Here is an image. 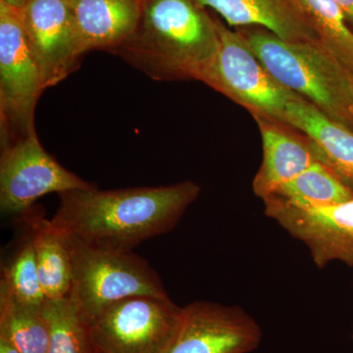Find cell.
I'll use <instances>...</instances> for the list:
<instances>
[{"mask_svg":"<svg viewBox=\"0 0 353 353\" xmlns=\"http://www.w3.org/2000/svg\"><path fill=\"white\" fill-rule=\"evenodd\" d=\"M77 39L83 54L88 50L112 51L134 32L143 0H66Z\"/></svg>","mask_w":353,"mask_h":353,"instance_id":"4fadbf2b","label":"cell"},{"mask_svg":"<svg viewBox=\"0 0 353 353\" xmlns=\"http://www.w3.org/2000/svg\"><path fill=\"white\" fill-rule=\"evenodd\" d=\"M17 217L20 233L2 260L0 290L25 303L43 306L46 299L39 282L31 228L24 216Z\"/></svg>","mask_w":353,"mask_h":353,"instance_id":"d6986e66","label":"cell"},{"mask_svg":"<svg viewBox=\"0 0 353 353\" xmlns=\"http://www.w3.org/2000/svg\"><path fill=\"white\" fill-rule=\"evenodd\" d=\"M239 32L283 87L353 132L352 72L321 44L285 41L263 28L246 27Z\"/></svg>","mask_w":353,"mask_h":353,"instance_id":"3957f363","label":"cell"},{"mask_svg":"<svg viewBox=\"0 0 353 353\" xmlns=\"http://www.w3.org/2000/svg\"><path fill=\"white\" fill-rule=\"evenodd\" d=\"M0 353H21L10 341L0 334Z\"/></svg>","mask_w":353,"mask_h":353,"instance_id":"603a6c76","label":"cell"},{"mask_svg":"<svg viewBox=\"0 0 353 353\" xmlns=\"http://www.w3.org/2000/svg\"><path fill=\"white\" fill-rule=\"evenodd\" d=\"M285 124L303 132L317 146L320 162L326 165L353 192V132L330 119L305 99L290 101Z\"/></svg>","mask_w":353,"mask_h":353,"instance_id":"5bb4252c","label":"cell"},{"mask_svg":"<svg viewBox=\"0 0 353 353\" xmlns=\"http://www.w3.org/2000/svg\"><path fill=\"white\" fill-rule=\"evenodd\" d=\"M330 54L353 74V31L334 0H288Z\"/></svg>","mask_w":353,"mask_h":353,"instance_id":"e0dca14e","label":"cell"},{"mask_svg":"<svg viewBox=\"0 0 353 353\" xmlns=\"http://www.w3.org/2000/svg\"><path fill=\"white\" fill-rule=\"evenodd\" d=\"M263 202L265 215L307 246L318 268L333 261L353 267V199L316 208H299L275 196Z\"/></svg>","mask_w":353,"mask_h":353,"instance_id":"9c48e42d","label":"cell"},{"mask_svg":"<svg viewBox=\"0 0 353 353\" xmlns=\"http://www.w3.org/2000/svg\"><path fill=\"white\" fill-rule=\"evenodd\" d=\"M201 190L192 181L160 187L71 190L59 194L51 222L92 248L132 252L143 241L171 232Z\"/></svg>","mask_w":353,"mask_h":353,"instance_id":"6da1fadb","label":"cell"},{"mask_svg":"<svg viewBox=\"0 0 353 353\" xmlns=\"http://www.w3.org/2000/svg\"><path fill=\"white\" fill-rule=\"evenodd\" d=\"M218 50L215 20L194 0H143L136 30L112 51L154 80L205 83Z\"/></svg>","mask_w":353,"mask_h":353,"instance_id":"7a4b0ae2","label":"cell"},{"mask_svg":"<svg viewBox=\"0 0 353 353\" xmlns=\"http://www.w3.org/2000/svg\"><path fill=\"white\" fill-rule=\"evenodd\" d=\"M46 87L26 39L20 10L0 2L1 146L37 132L34 112Z\"/></svg>","mask_w":353,"mask_h":353,"instance_id":"8992f818","label":"cell"},{"mask_svg":"<svg viewBox=\"0 0 353 353\" xmlns=\"http://www.w3.org/2000/svg\"><path fill=\"white\" fill-rule=\"evenodd\" d=\"M66 236L73 268L69 296L85 324L110 304L126 297L169 296L157 272L136 253L92 248Z\"/></svg>","mask_w":353,"mask_h":353,"instance_id":"277c9868","label":"cell"},{"mask_svg":"<svg viewBox=\"0 0 353 353\" xmlns=\"http://www.w3.org/2000/svg\"><path fill=\"white\" fill-rule=\"evenodd\" d=\"M183 318V307L169 296H134L110 304L87 325L97 353H168Z\"/></svg>","mask_w":353,"mask_h":353,"instance_id":"5b68a950","label":"cell"},{"mask_svg":"<svg viewBox=\"0 0 353 353\" xmlns=\"http://www.w3.org/2000/svg\"><path fill=\"white\" fill-rule=\"evenodd\" d=\"M26 39L46 88L75 71L83 53L66 0H31L20 10Z\"/></svg>","mask_w":353,"mask_h":353,"instance_id":"8fae6325","label":"cell"},{"mask_svg":"<svg viewBox=\"0 0 353 353\" xmlns=\"http://www.w3.org/2000/svg\"><path fill=\"white\" fill-rule=\"evenodd\" d=\"M253 118L261 134L263 158L253 179L252 190L255 196L263 201L320 162V153L310 139L303 132L297 134L289 125L263 116L254 115Z\"/></svg>","mask_w":353,"mask_h":353,"instance_id":"7c38bea8","label":"cell"},{"mask_svg":"<svg viewBox=\"0 0 353 353\" xmlns=\"http://www.w3.org/2000/svg\"><path fill=\"white\" fill-rule=\"evenodd\" d=\"M273 196L299 208H316L350 201L353 199V192L326 165L316 162L283 185Z\"/></svg>","mask_w":353,"mask_h":353,"instance_id":"ffe728a7","label":"cell"},{"mask_svg":"<svg viewBox=\"0 0 353 353\" xmlns=\"http://www.w3.org/2000/svg\"><path fill=\"white\" fill-rule=\"evenodd\" d=\"M43 310L50 327L48 353H97L88 325L70 296L57 301L46 299Z\"/></svg>","mask_w":353,"mask_h":353,"instance_id":"44dd1931","label":"cell"},{"mask_svg":"<svg viewBox=\"0 0 353 353\" xmlns=\"http://www.w3.org/2000/svg\"><path fill=\"white\" fill-rule=\"evenodd\" d=\"M20 215L24 216L31 228L39 282L46 299L57 301L69 296L73 268L66 234L34 208Z\"/></svg>","mask_w":353,"mask_h":353,"instance_id":"2e32d148","label":"cell"},{"mask_svg":"<svg viewBox=\"0 0 353 353\" xmlns=\"http://www.w3.org/2000/svg\"><path fill=\"white\" fill-rule=\"evenodd\" d=\"M219 50L206 85L240 104L252 116L285 124L290 101L303 99L283 87L267 71L240 32L215 20Z\"/></svg>","mask_w":353,"mask_h":353,"instance_id":"52a82bcc","label":"cell"},{"mask_svg":"<svg viewBox=\"0 0 353 353\" xmlns=\"http://www.w3.org/2000/svg\"><path fill=\"white\" fill-rule=\"evenodd\" d=\"M263 332L238 305L199 301L183 307L182 327L168 353H250Z\"/></svg>","mask_w":353,"mask_h":353,"instance_id":"30bf717a","label":"cell"},{"mask_svg":"<svg viewBox=\"0 0 353 353\" xmlns=\"http://www.w3.org/2000/svg\"><path fill=\"white\" fill-rule=\"evenodd\" d=\"M347 21L353 24V0H334Z\"/></svg>","mask_w":353,"mask_h":353,"instance_id":"7402d4cb","label":"cell"},{"mask_svg":"<svg viewBox=\"0 0 353 353\" xmlns=\"http://www.w3.org/2000/svg\"><path fill=\"white\" fill-rule=\"evenodd\" d=\"M210 7L234 27H259L289 41L319 43L288 0H194ZM320 44V43H319Z\"/></svg>","mask_w":353,"mask_h":353,"instance_id":"9a60e30c","label":"cell"},{"mask_svg":"<svg viewBox=\"0 0 353 353\" xmlns=\"http://www.w3.org/2000/svg\"><path fill=\"white\" fill-rule=\"evenodd\" d=\"M31 0H0V2L6 4V6L16 9V10H22Z\"/></svg>","mask_w":353,"mask_h":353,"instance_id":"cb8c5ba5","label":"cell"},{"mask_svg":"<svg viewBox=\"0 0 353 353\" xmlns=\"http://www.w3.org/2000/svg\"><path fill=\"white\" fill-rule=\"evenodd\" d=\"M350 90H352V99H353V74L350 75Z\"/></svg>","mask_w":353,"mask_h":353,"instance_id":"d4e9b609","label":"cell"},{"mask_svg":"<svg viewBox=\"0 0 353 353\" xmlns=\"http://www.w3.org/2000/svg\"><path fill=\"white\" fill-rule=\"evenodd\" d=\"M92 188L46 152L37 132L1 146L0 208L6 214H22L51 192Z\"/></svg>","mask_w":353,"mask_h":353,"instance_id":"ba28073f","label":"cell"},{"mask_svg":"<svg viewBox=\"0 0 353 353\" xmlns=\"http://www.w3.org/2000/svg\"><path fill=\"white\" fill-rule=\"evenodd\" d=\"M43 305L25 303L0 290V334L21 353L48 352L50 327Z\"/></svg>","mask_w":353,"mask_h":353,"instance_id":"ac0fdd59","label":"cell"}]
</instances>
